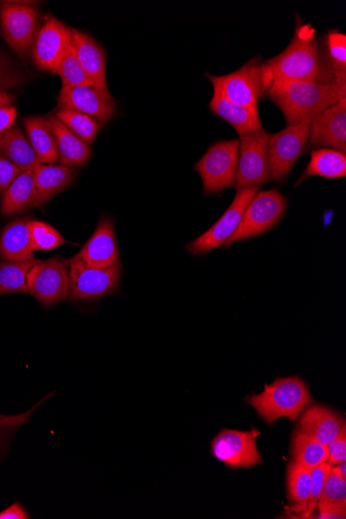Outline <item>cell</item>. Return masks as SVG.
Listing matches in <instances>:
<instances>
[{"instance_id":"14","label":"cell","mask_w":346,"mask_h":519,"mask_svg":"<svg viewBox=\"0 0 346 519\" xmlns=\"http://www.w3.org/2000/svg\"><path fill=\"white\" fill-rule=\"evenodd\" d=\"M258 191L259 188L238 191L232 205L208 232L186 245L187 252L191 255H204L225 246L236 233L247 206Z\"/></svg>"},{"instance_id":"20","label":"cell","mask_w":346,"mask_h":519,"mask_svg":"<svg viewBox=\"0 0 346 519\" xmlns=\"http://www.w3.org/2000/svg\"><path fill=\"white\" fill-rule=\"evenodd\" d=\"M30 218L10 222L0 233V257L4 261L27 262L35 259Z\"/></svg>"},{"instance_id":"27","label":"cell","mask_w":346,"mask_h":519,"mask_svg":"<svg viewBox=\"0 0 346 519\" xmlns=\"http://www.w3.org/2000/svg\"><path fill=\"white\" fill-rule=\"evenodd\" d=\"M320 519L346 518V479L341 477L332 467L325 482L319 503L316 506Z\"/></svg>"},{"instance_id":"43","label":"cell","mask_w":346,"mask_h":519,"mask_svg":"<svg viewBox=\"0 0 346 519\" xmlns=\"http://www.w3.org/2000/svg\"><path fill=\"white\" fill-rule=\"evenodd\" d=\"M17 429L0 428V461L6 455Z\"/></svg>"},{"instance_id":"8","label":"cell","mask_w":346,"mask_h":519,"mask_svg":"<svg viewBox=\"0 0 346 519\" xmlns=\"http://www.w3.org/2000/svg\"><path fill=\"white\" fill-rule=\"evenodd\" d=\"M312 121V120H311ZM311 121L287 125L268 140V161L271 180L285 184L299 158L307 150Z\"/></svg>"},{"instance_id":"39","label":"cell","mask_w":346,"mask_h":519,"mask_svg":"<svg viewBox=\"0 0 346 519\" xmlns=\"http://www.w3.org/2000/svg\"><path fill=\"white\" fill-rule=\"evenodd\" d=\"M21 170L4 156L0 155V195H3Z\"/></svg>"},{"instance_id":"6","label":"cell","mask_w":346,"mask_h":519,"mask_svg":"<svg viewBox=\"0 0 346 519\" xmlns=\"http://www.w3.org/2000/svg\"><path fill=\"white\" fill-rule=\"evenodd\" d=\"M286 208L287 199L278 189L258 191L247 206L236 233L224 247L265 235L280 222Z\"/></svg>"},{"instance_id":"28","label":"cell","mask_w":346,"mask_h":519,"mask_svg":"<svg viewBox=\"0 0 346 519\" xmlns=\"http://www.w3.org/2000/svg\"><path fill=\"white\" fill-rule=\"evenodd\" d=\"M28 141L43 164H54L59 160L56 140L48 118L30 117L24 120Z\"/></svg>"},{"instance_id":"38","label":"cell","mask_w":346,"mask_h":519,"mask_svg":"<svg viewBox=\"0 0 346 519\" xmlns=\"http://www.w3.org/2000/svg\"><path fill=\"white\" fill-rule=\"evenodd\" d=\"M328 463L333 467L346 461V426L344 425L337 437L328 445Z\"/></svg>"},{"instance_id":"37","label":"cell","mask_w":346,"mask_h":519,"mask_svg":"<svg viewBox=\"0 0 346 519\" xmlns=\"http://www.w3.org/2000/svg\"><path fill=\"white\" fill-rule=\"evenodd\" d=\"M24 76L13 65L8 55L0 50V92L14 88L20 84Z\"/></svg>"},{"instance_id":"18","label":"cell","mask_w":346,"mask_h":519,"mask_svg":"<svg viewBox=\"0 0 346 519\" xmlns=\"http://www.w3.org/2000/svg\"><path fill=\"white\" fill-rule=\"evenodd\" d=\"M299 431L328 446L345 425V420L338 412L322 406L310 405L299 416Z\"/></svg>"},{"instance_id":"12","label":"cell","mask_w":346,"mask_h":519,"mask_svg":"<svg viewBox=\"0 0 346 519\" xmlns=\"http://www.w3.org/2000/svg\"><path fill=\"white\" fill-rule=\"evenodd\" d=\"M0 26L10 47L21 57L27 56L39 32V13L24 3H0Z\"/></svg>"},{"instance_id":"44","label":"cell","mask_w":346,"mask_h":519,"mask_svg":"<svg viewBox=\"0 0 346 519\" xmlns=\"http://www.w3.org/2000/svg\"><path fill=\"white\" fill-rule=\"evenodd\" d=\"M15 97L7 92H0V107L11 106L14 103Z\"/></svg>"},{"instance_id":"29","label":"cell","mask_w":346,"mask_h":519,"mask_svg":"<svg viewBox=\"0 0 346 519\" xmlns=\"http://www.w3.org/2000/svg\"><path fill=\"white\" fill-rule=\"evenodd\" d=\"M287 499L292 504V511L303 514L307 509L311 494L310 470L292 461L287 467L286 473Z\"/></svg>"},{"instance_id":"26","label":"cell","mask_w":346,"mask_h":519,"mask_svg":"<svg viewBox=\"0 0 346 519\" xmlns=\"http://www.w3.org/2000/svg\"><path fill=\"white\" fill-rule=\"evenodd\" d=\"M345 176V154L333 149H317L310 152V162L295 187L312 177L334 180Z\"/></svg>"},{"instance_id":"34","label":"cell","mask_w":346,"mask_h":519,"mask_svg":"<svg viewBox=\"0 0 346 519\" xmlns=\"http://www.w3.org/2000/svg\"><path fill=\"white\" fill-rule=\"evenodd\" d=\"M60 75L63 88H75V86H94L88 74L85 73L76 55L73 44L70 46L59 69L56 72Z\"/></svg>"},{"instance_id":"31","label":"cell","mask_w":346,"mask_h":519,"mask_svg":"<svg viewBox=\"0 0 346 519\" xmlns=\"http://www.w3.org/2000/svg\"><path fill=\"white\" fill-rule=\"evenodd\" d=\"M38 261L0 262V296L28 294L27 275Z\"/></svg>"},{"instance_id":"4","label":"cell","mask_w":346,"mask_h":519,"mask_svg":"<svg viewBox=\"0 0 346 519\" xmlns=\"http://www.w3.org/2000/svg\"><path fill=\"white\" fill-rule=\"evenodd\" d=\"M207 77L214 91L229 101L247 107H258L273 83L271 70L261 56L254 57L233 73L223 76L207 74Z\"/></svg>"},{"instance_id":"22","label":"cell","mask_w":346,"mask_h":519,"mask_svg":"<svg viewBox=\"0 0 346 519\" xmlns=\"http://www.w3.org/2000/svg\"><path fill=\"white\" fill-rule=\"evenodd\" d=\"M210 110L235 128L240 136L263 130L258 107L242 106L214 91Z\"/></svg>"},{"instance_id":"35","label":"cell","mask_w":346,"mask_h":519,"mask_svg":"<svg viewBox=\"0 0 346 519\" xmlns=\"http://www.w3.org/2000/svg\"><path fill=\"white\" fill-rule=\"evenodd\" d=\"M31 236L33 248L36 251H50L68 244L64 237L52 225L33 220L31 221Z\"/></svg>"},{"instance_id":"3","label":"cell","mask_w":346,"mask_h":519,"mask_svg":"<svg viewBox=\"0 0 346 519\" xmlns=\"http://www.w3.org/2000/svg\"><path fill=\"white\" fill-rule=\"evenodd\" d=\"M313 401L308 385L299 377L278 378L272 384L265 385L262 393L246 398L247 405L254 408L259 418L268 425L281 418L297 421Z\"/></svg>"},{"instance_id":"13","label":"cell","mask_w":346,"mask_h":519,"mask_svg":"<svg viewBox=\"0 0 346 519\" xmlns=\"http://www.w3.org/2000/svg\"><path fill=\"white\" fill-rule=\"evenodd\" d=\"M71 45L72 28L49 15L32 46L34 63L40 70L56 74Z\"/></svg>"},{"instance_id":"40","label":"cell","mask_w":346,"mask_h":519,"mask_svg":"<svg viewBox=\"0 0 346 519\" xmlns=\"http://www.w3.org/2000/svg\"><path fill=\"white\" fill-rule=\"evenodd\" d=\"M52 395L53 394L47 395L44 399L40 400L33 409L26 413L15 416L0 415V428L18 429L21 425L30 422L32 414Z\"/></svg>"},{"instance_id":"15","label":"cell","mask_w":346,"mask_h":519,"mask_svg":"<svg viewBox=\"0 0 346 519\" xmlns=\"http://www.w3.org/2000/svg\"><path fill=\"white\" fill-rule=\"evenodd\" d=\"M307 149H333L346 153V98L312 119Z\"/></svg>"},{"instance_id":"11","label":"cell","mask_w":346,"mask_h":519,"mask_svg":"<svg viewBox=\"0 0 346 519\" xmlns=\"http://www.w3.org/2000/svg\"><path fill=\"white\" fill-rule=\"evenodd\" d=\"M261 431L222 429L212 441V454L230 469H249L263 464L257 448Z\"/></svg>"},{"instance_id":"23","label":"cell","mask_w":346,"mask_h":519,"mask_svg":"<svg viewBox=\"0 0 346 519\" xmlns=\"http://www.w3.org/2000/svg\"><path fill=\"white\" fill-rule=\"evenodd\" d=\"M51 131L59 150V160L62 164L75 167L83 166L91 159L92 153L88 144L69 130L55 114L48 117Z\"/></svg>"},{"instance_id":"25","label":"cell","mask_w":346,"mask_h":519,"mask_svg":"<svg viewBox=\"0 0 346 519\" xmlns=\"http://www.w3.org/2000/svg\"><path fill=\"white\" fill-rule=\"evenodd\" d=\"M0 155L21 171L35 170L42 162L20 128H11L0 136Z\"/></svg>"},{"instance_id":"33","label":"cell","mask_w":346,"mask_h":519,"mask_svg":"<svg viewBox=\"0 0 346 519\" xmlns=\"http://www.w3.org/2000/svg\"><path fill=\"white\" fill-rule=\"evenodd\" d=\"M333 82L346 88V36L330 31L326 36Z\"/></svg>"},{"instance_id":"7","label":"cell","mask_w":346,"mask_h":519,"mask_svg":"<svg viewBox=\"0 0 346 519\" xmlns=\"http://www.w3.org/2000/svg\"><path fill=\"white\" fill-rule=\"evenodd\" d=\"M239 147V139L218 141L197 161L195 170L203 180L205 195L219 194L235 186Z\"/></svg>"},{"instance_id":"10","label":"cell","mask_w":346,"mask_h":519,"mask_svg":"<svg viewBox=\"0 0 346 519\" xmlns=\"http://www.w3.org/2000/svg\"><path fill=\"white\" fill-rule=\"evenodd\" d=\"M28 294L44 308L67 301L70 278L67 262L60 256L38 261L27 275Z\"/></svg>"},{"instance_id":"32","label":"cell","mask_w":346,"mask_h":519,"mask_svg":"<svg viewBox=\"0 0 346 519\" xmlns=\"http://www.w3.org/2000/svg\"><path fill=\"white\" fill-rule=\"evenodd\" d=\"M56 118L59 119L69 130L79 137L86 144L93 143L101 125L83 113L59 109L55 112Z\"/></svg>"},{"instance_id":"42","label":"cell","mask_w":346,"mask_h":519,"mask_svg":"<svg viewBox=\"0 0 346 519\" xmlns=\"http://www.w3.org/2000/svg\"><path fill=\"white\" fill-rule=\"evenodd\" d=\"M32 515L27 512L26 508L20 503L15 502L4 511L0 512V519H30Z\"/></svg>"},{"instance_id":"41","label":"cell","mask_w":346,"mask_h":519,"mask_svg":"<svg viewBox=\"0 0 346 519\" xmlns=\"http://www.w3.org/2000/svg\"><path fill=\"white\" fill-rule=\"evenodd\" d=\"M16 118L17 110L14 106L0 107V136L12 127Z\"/></svg>"},{"instance_id":"2","label":"cell","mask_w":346,"mask_h":519,"mask_svg":"<svg viewBox=\"0 0 346 519\" xmlns=\"http://www.w3.org/2000/svg\"><path fill=\"white\" fill-rule=\"evenodd\" d=\"M273 83L281 81L333 82L332 73L323 67L319 42L310 24L298 23L290 45L267 61Z\"/></svg>"},{"instance_id":"17","label":"cell","mask_w":346,"mask_h":519,"mask_svg":"<svg viewBox=\"0 0 346 519\" xmlns=\"http://www.w3.org/2000/svg\"><path fill=\"white\" fill-rule=\"evenodd\" d=\"M91 267L109 268L120 263V252L112 219L103 216L92 235L78 254Z\"/></svg>"},{"instance_id":"21","label":"cell","mask_w":346,"mask_h":519,"mask_svg":"<svg viewBox=\"0 0 346 519\" xmlns=\"http://www.w3.org/2000/svg\"><path fill=\"white\" fill-rule=\"evenodd\" d=\"M36 197L33 208L41 207L54 195L71 186L76 178L73 167L64 164H40L34 170Z\"/></svg>"},{"instance_id":"19","label":"cell","mask_w":346,"mask_h":519,"mask_svg":"<svg viewBox=\"0 0 346 519\" xmlns=\"http://www.w3.org/2000/svg\"><path fill=\"white\" fill-rule=\"evenodd\" d=\"M72 44L78 60L95 88L109 92L106 81L107 53L91 36L72 30Z\"/></svg>"},{"instance_id":"16","label":"cell","mask_w":346,"mask_h":519,"mask_svg":"<svg viewBox=\"0 0 346 519\" xmlns=\"http://www.w3.org/2000/svg\"><path fill=\"white\" fill-rule=\"evenodd\" d=\"M57 107L83 113L104 125L111 120L117 106L109 92H103L95 86H75L62 89Z\"/></svg>"},{"instance_id":"5","label":"cell","mask_w":346,"mask_h":519,"mask_svg":"<svg viewBox=\"0 0 346 519\" xmlns=\"http://www.w3.org/2000/svg\"><path fill=\"white\" fill-rule=\"evenodd\" d=\"M66 262L70 278L67 301H95L119 290L122 279L121 263L109 268H95L86 265L78 254Z\"/></svg>"},{"instance_id":"30","label":"cell","mask_w":346,"mask_h":519,"mask_svg":"<svg viewBox=\"0 0 346 519\" xmlns=\"http://www.w3.org/2000/svg\"><path fill=\"white\" fill-rule=\"evenodd\" d=\"M294 461L308 470L326 463L329 458L328 446L297 430L292 439Z\"/></svg>"},{"instance_id":"1","label":"cell","mask_w":346,"mask_h":519,"mask_svg":"<svg viewBox=\"0 0 346 519\" xmlns=\"http://www.w3.org/2000/svg\"><path fill=\"white\" fill-rule=\"evenodd\" d=\"M266 97L282 111L287 125H298L346 98V88L335 82L281 81L272 83Z\"/></svg>"},{"instance_id":"24","label":"cell","mask_w":346,"mask_h":519,"mask_svg":"<svg viewBox=\"0 0 346 519\" xmlns=\"http://www.w3.org/2000/svg\"><path fill=\"white\" fill-rule=\"evenodd\" d=\"M35 197L34 171H21L20 175L2 195L0 213H2L3 216H12L26 210H31Z\"/></svg>"},{"instance_id":"36","label":"cell","mask_w":346,"mask_h":519,"mask_svg":"<svg viewBox=\"0 0 346 519\" xmlns=\"http://www.w3.org/2000/svg\"><path fill=\"white\" fill-rule=\"evenodd\" d=\"M331 470L332 466L328 463V461H326V463L322 464L321 466L310 470L312 481L311 494L308 500L307 509L302 514V518L311 517L312 513L315 511L317 503H319L321 498L325 482Z\"/></svg>"},{"instance_id":"9","label":"cell","mask_w":346,"mask_h":519,"mask_svg":"<svg viewBox=\"0 0 346 519\" xmlns=\"http://www.w3.org/2000/svg\"><path fill=\"white\" fill-rule=\"evenodd\" d=\"M270 134L265 130L240 136L238 168L235 188L238 191L246 189H261L271 182L268 161V140Z\"/></svg>"},{"instance_id":"45","label":"cell","mask_w":346,"mask_h":519,"mask_svg":"<svg viewBox=\"0 0 346 519\" xmlns=\"http://www.w3.org/2000/svg\"><path fill=\"white\" fill-rule=\"evenodd\" d=\"M341 477L346 479V464L344 463L338 464L336 468H333Z\"/></svg>"}]
</instances>
